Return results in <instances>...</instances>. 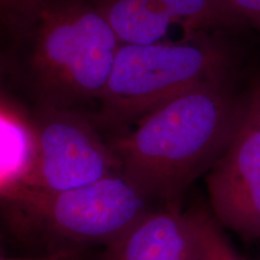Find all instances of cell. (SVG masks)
<instances>
[{
  "label": "cell",
  "instance_id": "cell-6",
  "mask_svg": "<svg viewBox=\"0 0 260 260\" xmlns=\"http://www.w3.org/2000/svg\"><path fill=\"white\" fill-rule=\"evenodd\" d=\"M121 44L168 40L174 29L188 34L240 28L245 19L229 0H90Z\"/></svg>",
  "mask_w": 260,
  "mask_h": 260
},
{
  "label": "cell",
  "instance_id": "cell-7",
  "mask_svg": "<svg viewBox=\"0 0 260 260\" xmlns=\"http://www.w3.org/2000/svg\"><path fill=\"white\" fill-rule=\"evenodd\" d=\"M211 212L246 241L260 237V125L246 119L206 174Z\"/></svg>",
  "mask_w": 260,
  "mask_h": 260
},
{
  "label": "cell",
  "instance_id": "cell-14",
  "mask_svg": "<svg viewBox=\"0 0 260 260\" xmlns=\"http://www.w3.org/2000/svg\"><path fill=\"white\" fill-rule=\"evenodd\" d=\"M247 119L260 125V84L249 92L248 113Z\"/></svg>",
  "mask_w": 260,
  "mask_h": 260
},
{
  "label": "cell",
  "instance_id": "cell-8",
  "mask_svg": "<svg viewBox=\"0 0 260 260\" xmlns=\"http://www.w3.org/2000/svg\"><path fill=\"white\" fill-rule=\"evenodd\" d=\"M100 260H197V240L188 212L176 200L149 210L105 247Z\"/></svg>",
  "mask_w": 260,
  "mask_h": 260
},
{
  "label": "cell",
  "instance_id": "cell-13",
  "mask_svg": "<svg viewBox=\"0 0 260 260\" xmlns=\"http://www.w3.org/2000/svg\"><path fill=\"white\" fill-rule=\"evenodd\" d=\"M234 10L260 31V0H229Z\"/></svg>",
  "mask_w": 260,
  "mask_h": 260
},
{
  "label": "cell",
  "instance_id": "cell-10",
  "mask_svg": "<svg viewBox=\"0 0 260 260\" xmlns=\"http://www.w3.org/2000/svg\"><path fill=\"white\" fill-rule=\"evenodd\" d=\"M187 212L197 240V260H245L211 211L197 207Z\"/></svg>",
  "mask_w": 260,
  "mask_h": 260
},
{
  "label": "cell",
  "instance_id": "cell-9",
  "mask_svg": "<svg viewBox=\"0 0 260 260\" xmlns=\"http://www.w3.org/2000/svg\"><path fill=\"white\" fill-rule=\"evenodd\" d=\"M0 133V195L5 199L28 187L37 165L38 136L34 118L5 98L2 99Z\"/></svg>",
  "mask_w": 260,
  "mask_h": 260
},
{
  "label": "cell",
  "instance_id": "cell-3",
  "mask_svg": "<svg viewBox=\"0 0 260 260\" xmlns=\"http://www.w3.org/2000/svg\"><path fill=\"white\" fill-rule=\"evenodd\" d=\"M234 61L210 32L181 40L121 44L105 92L92 115L99 129L116 133L188 90L233 77Z\"/></svg>",
  "mask_w": 260,
  "mask_h": 260
},
{
  "label": "cell",
  "instance_id": "cell-12",
  "mask_svg": "<svg viewBox=\"0 0 260 260\" xmlns=\"http://www.w3.org/2000/svg\"><path fill=\"white\" fill-rule=\"evenodd\" d=\"M89 258L90 249L88 246L64 245L40 256H2L0 260H88Z\"/></svg>",
  "mask_w": 260,
  "mask_h": 260
},
{
  "label": "cell",
  "instance_id": "cell-4",
  "mask_svg": "<svg viewBox=\"0 0 260 260\" xmlns=\"http://www.w3.org/2000/svg\"><path fill=\"white\" fill-rule=\"evenodd\" d=\"M67 245L109 246L151 210L152 199L122 172L70 188H23L3 199Z\"/></svg>",
  "mask_w": 260,
  "mask_h": 260
},
{
  "label": "cell",
  "instance_id": "cell-1",
  "mask_svg": "<svg viewBox=\"0 0 260 260\" xmlns=\"http://www.w3.org/2000/svg\"><path fill=\"white\" fill-rule=\"evenodd\" d=\"M233 79L195 87L151 110L109 144L121 172L153 199L176 200L224 154L248 113Z\"/></svg>",
  "mask_w": 260,
  "mask_h": 260
},
{
  "label": "cell",
  "instance_id": "cell-5",
  "mask_svg": "<svg viewBox=\"0 0 260 260\" xmlns=\"http://www.w3.org/2000/svg\"><path fill=\"white\" fill-rule=\"evenodd\" d=\"M32 118L38 157L27 188L65 190L121 172L109 141L81 109L40 105Z\"/></svg>",
  "mask_w": 260,
  "mask_h": 260
},
{
  "label": "cell",
  "instance_id": "cell-2",
  "mask_svg": "<svg viewBox=\"0 0 260 260\" xmlns=\"http://www.w3.org/2000/svg\"><path fill=\"white\" fill-rule=\"evenodd\" d=\"M40 105L80 109L105 92L121 41L90 0H50L18 31Z\"/></svg>",
  "mask_w": 260,
  "mask_h": 260
},
{
  "label": "cell",
  "instance_id": "cell-11",
  "mask_svg": "<svg viewBox=\"0 0 260 260\" xmlns=\"http://www.w3.org/2000/svg\"><path fill=\"white\" fill-rule=\"evenodd\" d=\"M50 0H0L3 21L19 31Z\"/></svg>",
  "mask_w": 260,
  "mask_h": 260
}]
</instances>
